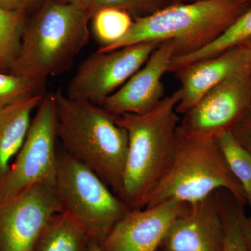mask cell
I'll return each instance as SVG.
<instances>
[{
	"label": "cell",
	"mask_w": 251,
	"mask_h": 251,
	"mask_svg": "<svg viewBox=\"0 0 251 251\" xmlns=\"http://www.w3.org/2000/svg\"><path fill=\"white\" fill-rule=\"evenodd\" d=\"M54 94L56 131L63 150L88 167L119 198L128 150L126 130L102 107Z\"/></svg>",
	"instance_id": "6da1fadb"
},
{
	"label": "cell",
	"mask_w": 251,
	"mask_h": 251,
	"mask_svg": "<svg viewBox=\"0 0 251 251\" xmlns=\"http://www.w3.org/2000/svg\"><path fill=\"white\" fill-rule=\"evenodd\" d=\"M41 0H0V6L11 11H21L26 14V11L34 7L41 2Z\"/></svg>",
	"instance_id": "d4e9b609"
},
{
	"label": "cell",
	"mask_w": 251,
	"mask_h": 251,
	"mask_svg": "<svg viewBox=\"0 0 251 251\" xmlns=\"http://www.w3.org/2000/svg\"><path fill=\"white\" fill-rule=\"evenodd\" d=\"M59 1H62L63 3H66V4L79 6V7L87 10L90 0H59Z\"/></svg>",
	"instance_id": "4316f807"
},
{
	"label": "cell",
	"mask_w": 251,
	"mask_h": 251,
	"mask_svg": "<svg viewBox=\"0 0 251 251\" xmlns=\"http://www.w3.org/2000/svg\"><path fill=\"white\" fill-rule=\"evenodd\" d=\"M250 110L251 61L206 94L183 115L179 125L196 136L217 140Z\"/></svg>",
	"instance_id": "9c48e42d"
},
{
	"label": "cell",
	"mask_w": 251,
	"mask_h": 251,
	"mask_svg": "<svg viewBox=\"0 0 251 251\" xmlns=\"http://www.w3.org/2000/svg\"><path fill=\"white\" fill-rule=\"evenodd\" d=\"M216 193L224 229L222 251H251L243 229L247 203L228 190H218Z\"/></svg>",
	"instance_id": "ac0fdd59"
},
{
	"label": "cell",
	"mask_w": 251,
	"mask_h": 251,
	"mask_svg": "<svg viewBox=\"0 0 251 251\" xmlns=\"http://www.w3.org/2000/svg\"><path fill=\"white\" fill-rule=\"evenodd\" d=\"M231 133L238 143L251 155V110L236 124Z\"/></svg>",
	"instance_id": "cb8c5ba5"
},
{
	"label": "cell",
	"mask_w": 251,
	"mask_h": 251,
	"mask_svg": "<svg viewBox=\"0 0 251 251\" xmlns=\"http://www.w3.org/2000/svg\"><path fill=\"white\" fill-rule=\"evenodd\" d=\"M89 251H103V249L100 247V244L93 239H91L90 248H89Z\"/></svg>",
	"instance_id": "83f0119b"
},
{
	"label": "cell",
	"mask_w": 251,
	"mask_h": 251,
	"mask_svg": "<svg viewBox=\"0 0 251 251\" xmlns=\"http://www.w3.org/2000/svg\"><path fill=\"white\" fill-rule=\"evenodd\" d=\"M178 89L151 111L124 114L117 122L128 133V150L121 199L130 209H143L171 171L176 153V133L181 118L176 107Z\"/></svg>",
	"instance_id": "7a4b0ae2"
},
{
	"label": "cell",
	"mask_w": 251,
	"mask_h": 251,
	"mask_svg": "<svg viewBox=\"0 0 251 251\" xmlns=\"http://www.w3.org/2000/svg\"><path fill=\"white\" fill-rule=\"evenodd\" d=\"M229 170L245 193L247 204L251 206V155L238 143L232 133L217 139Z\"/></svg>",
	"instance_id": "44dd1931"
},
{
	"label": "cell",
	"mask_w": 251,
	"mask_h": 251,
	"mask_svg": "<svg viewBox=\"0 0 251 251\" xmlns=\"http://www.w3.org/2000/svg\"><path fill=\"white\" fill-rule=\"evenodd\" d=\"M64 210L56 185L46 182L0 204V251H34L50 221Z\"/></svg>",
	"instance_id": "30bf717a"
},
{
	"label": "cell",
	"mask_w": 251,
	"mask_h": 251,
	"mask_svg": "<svg viewBox=\"0 0 251 251\" xmlns=\"http://www.w3.org/2000/svg\"><path fill=\"white\" fill-rule=\"evenodd\" d=\"M251 37V4L226 31L202 49L186 55L174 57L170 64L169 72H177L181 68L223 53L241 45Z\"/></svg>",
	"instance_id": "e0dca14e"
},
{
	"label": "cell",
	"mask_w": 251,
	"mask_h": 251,
	"mask_svg": "<svg viewBox=\"0 0 251 251\" xmlns=\"http://www.w3.org/2000/svg\"><path fill=\"white\" fill-rule=\"evenodd\" d=\"M251 4L244 0H201L170 5L150 16L133 17V24L123 38L97 51L108 52L141 43L173 40L174 57L193 53L217 39Z\"/></svg>",
	"instance_id": "277c9868"
},
{
	"label": "cell",
	"mask_w": 251,
	"mask_h": 251,
	"mask_svg": "<svg viewBox=\"0 0 251 251\" xmlns=\"http://www.w3.org/2000/svg\"><path fill=\"white\" fill-rule=\"evenodd\" d=\"M185 202L170 200L143 209H130L100 243L103 251H157Z\"/></svg>",
	"instance_id": "8fae6325"
},
{
	"label": "cell",
	"mask_w": 251,
	"mask_h": 251,
	"mask_svg": "<svg viewBox=\"0 0 251 251\" xmlns=\"http://www.w3.org/2000/svg\"><path fill=\"white\" fill-rule=\"evenodd\" d=\"M251 51L243 45L181 68L175 73L181 82V99L176 112L184 115L200 101L201 99L250 62Z\"/></svg>",
	"instance_id": "5bb4252c"
},
{
	"label": "cell",
	"mask_w": 251,
	"mask_h": 251,
	"mask_svg": "<svg viewBox=\"0 0 251 251\" xmlns=\"http://www.w3.org/2000/svg\"><path fill=\"white\" fill-rule=\"evenodd\" d=\"M174 54V41H163L143 67L106 99L102 108L116 117L141 115L156 108L164 98L162 78L169 71Z\"/></svg>",
	"instance_id": "4fadbf2b"
},
{
	"label": "cell",
	"mask_w": 251,
	"mask_h": 251,
	"mask_svg": "<svg viewBox=\"0 0 251 251\" xmlns=\"http://www.w3.org/2000/svg\"><path fill=\"white\" fill-rule=\"evenodd\" d=\"M168 6V0H90L87 11L91 18L97 11L105 8L126 11L132 17H143Z\"/></svg>",
	"instance_id": "7402d4cb"
},
{
	"label": "cell",
	"mask_w": 251,
	"mask_h": 251,
	"mask_svg": "<svg viewBox=\"0 0 251 251\" xmlns=\"http://www.w3.org/2000/svg\"><path fill=\"white\" fill-rule=\"evenodd\" d=\"M170 5L178 4H186V3L195 2L201 0H168Z\"/></svg>",
	"instance_id": "f1b7e54d"
},
{
	"label": "cell",
	"mask_w": 251,
	"mask_h": 251,
	"mask_svg": "<svg viewBox=\"0 0 251 251\" xmlns=\"http://www.w3.org/2000/svg\"><path fill=\"white\" fill-rule=\"evenodd\" d=\"M224 229L216 191L185 202L157 251H222Z\"/></svg>",
	"instance_id": "7c38bea8"
},
{
	"label": "cell",
	"mask_w": 251,
	"mask_h": 251,
	"mask_svg": "<svg viewBox=\"0 0 251 251\" xmlns=\"http://www.w3.org/2000/svg\"><path fill=\"white\" fill-rule=\"evenodd\" d=\"M162 42L141 43L91 54L69 81L66 94L102 107L108 97L143 67Z\"/></svg>",
	"instance_id": "ba28073f"
},
{
	"label": "cell",
	"mask_w": 251,
	"mask_h": 251,
	"mask_svg": "<svg viewBox=\"0 0 251 251\" xmlns=\"http://www.w3.org/2000/svg\"><path fill=\"white\" fill-rule=\"evenodd\" d=\"M26 14L0 6V72L11 71L18 59Z\"/></svg>",
	"instance_id": "d6986e66"
},
{
	"label": "cell",
	"mask_w": 251,
	"mask_h": 251,
	"mask_svg": "<svg viewBox=\"0 0 251 251\" xmlns=\"http://www.w3.org/2000/svg\"><path fill=\"white\" fill-rule=\"evenodd\" d=\"M34 95L39 94L25 79L0 72V110Z\"/></svg>",
	"instance_id": "603a6c76"
},
{
	"label": "cell",
	"mask_w": 251,
	"mask_h": 251,
	"mask_svg": "<svg viewBox=\"0 0 251 251\" xmlns=\"http://www.w3.org/2000/svg\"><path fill=\"white\" fill-rule=\"evenodd\" d=\"M87 10L57 0H48L26 25L21 51L11 74L25 79L44 95L50 76L70 69L90 40Z\"/></svg>",
	"instance_id": "3957f363"
},
{
	"label": "cell",
	"mask_w": 251,
	"mask_h": 251,
	"mask_svg": "<svg viewBox=\"0 0 251 251\" xmlns=\"http://www.w3.org/2000/svg\"><path fill=\"white\" fill-rule=\"evenodd\" d=\"M92 31L101 47L120 41L126 34L133 24V17L122 10L105 8L92 16Z\"/></svg>",
	"instance_id": "ffe728a7"
},
{
	"label": "cell",
	"mask_w": 251,
	"mask_h": 251,
	"mask_svg": "<svg viewBox=\"0 0 251 251\" xmlns=\"http://www.w3.org/2000/svg\"><path fill=\"white\" fill-rule=\"evenodd\" d=\"M244 1H247V2L251 3V0H244Z\"/></svg>",
	"instance_id": "4dcf8cb0"
},
{
	"label": "cell",
	"mask_w": 251,
	"mask_h": 251,
	"mask_svg": "<svg viewBox=\"0 0 251 251\" xmlns=\"http://www.w3.org/2000/svg\"><path fill=\"white\" fill-rule=\"evenodd\" d=\"M220 189L228 190L247 204L245 193L229 170L217 140L196 136L179 125L173 166L145 207L170 200L194 202Z\"/></svg>",
	"instance_id": "5b68a950"
},
{
	"label": "cell",
	"mask_w": 251,
	"mask_h": 251,
	"mask_svg": "<svg viewBox=\"0 0 251 251\" xmlns=\"http://www.w3.org/2000/svg\"><path fill=\"white\" fill-rule=\"evenodd\" d=\"M243 229L248 246L251 251V216L246 215L243 221Z\"/></svg>",
	"instance_id": "484cf974"
},
{
	"label": "cell",
	"mask_w": 251,
	"mask_h": 251,
	"mask_svg": "<svg viewBox=\"0 0 251 251\" xmlns=\"http://www.w3.org/2000/svg\"><path fill=\"white\" fill-rule=\"evenodd\" d=\"M241 45L245 46V47L247 48L249 50L251 51V37L249 38V39H247V41H244V42L242 44H241Z\"/></svg>",
	"instance_id": "f546056e"
},
{
	"label": "cell",
	"mask_w": 251,
	"mask_h": 251,
	"mask_svg": "<svg viewBox=\"0 0 251 251\" xmlns=\"http://www.w3.org/2000/svg\"><path fill=\"white\" fill-rule=\"evenodd\" d=\"M56 187L69 211L99 244L130 208L88 167L58 151Z\"/></svg>",
	"instance_id": "8992f818"
},
{
	"label": "cell",
	"mask_w": 251,
	"mask_h": 251,
	"mask_svg": "<svg viewBox=\"0 0 251 251\" xmlns=\"http://www.w3.org/2000/svg\"></svg>",
	"instance_id": "1f68e13d"
},
{
	"label": "cell",
	"mask_w": 251,
	"mask_h": 251,
	"mask_svg": "<svg viewBox=\"0 0 251 251\" xmlns=\"http://www.w3.org/2000/svg\"><path fill=\"white\" fill-rule=\"evenodd\" d=\"M57 140L54 94H44L22 148L0 181V204L39 183L56 185Z\"/></svg>",
	"instance_id": "52a82bcc"
},
{
	"label": "cell",
	"mask_w": 251,
	"mask_h": 251,
	"mask_svg": "<svg viewBox=\"0 0 251 251\" xmlns=\"http://www.w3.org/2000/svg\"><path fill=\"white\" fill-rule=\"evenodd\" d=\"M44 95H34L0 110V181L7 174L30 128L31 113Z\"/></svg>",
	"instance_id": "9a60e30c"
},
{
	"label": "cell",
	"mask_w": 251,
	"mask_h": 251,
	"mask_svg": "<svg viewBox=\"0 0 251 251\" xmlns=\"http://www.w3.org/2000/svg\"><path fill=\"white\" fill-rule=\"evenodd\" d=\"M90 241L85 227L64 209L50 221L34 251H89Z\"/></svg>",
	"instance_id": "2e32d148"
}]
</instances>
